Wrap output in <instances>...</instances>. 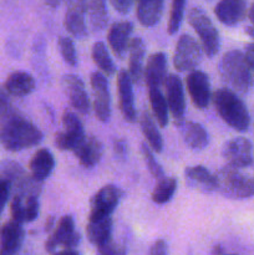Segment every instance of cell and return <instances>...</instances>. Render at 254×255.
<instances>
[{
  "label": "cell",
  "instance_id": "obj_12",
  "mask_svg": "<svg viewBox=\"0 0 254 255\" xmlns=\"http://www.w3.org/2000/svg\"><path fill=\"white\" fill-rule=\"evenodd\" d=\"M222 156L229 166L244 167L254 163V147L248 138L236 137L224 143Z\"/></svg>",
  "mask_w": 254,
  "mask_h": 255
},
{
  "label": "cell",
  "instance_id": "obj_10",
  "mask_svg": "<svg viewBox=\"0 0 254 255\" xmlns=\"http://www.w3.org/2000/svg\"><path fill=\"white\" fill-rule=\"evenodd\" d=\"M94 96V110L97 120L107 122L111 117V94L107 77L102 72L95 71L90 76Z\"/></svg>",
  "mask_w": 254,
  "mask_h": 255
},
{
  "label": "cell",
  "instance_id": "obj_2",
  "mask_svg": "<svg viewBox=\"0 0 254 255\" xmlns=\"http://www.w3.org/2000/svg\"><path fill=\"white\" fill-rule=\"evenodd\" d=\"M217 191L231 199H247L254 196V163L251 166H227L216 174Z\"/></svg>",
  "mask_w": 254,
  "mask_h": 255
},
{
  "label": "cell",
  "instance_id": "obj_40",
  "mask_svg": "<svg viewBox=\"0 0 254 255\" xmlns=\"http://www.w3.org/2000/svg\"><path fill=\"white\" fill-rule=\"evenodd\" d=\"M11 194V186L9 182L0 179V216H1L2 211H4L5 206H6L9 197Z\"/></svg>",
  "mask_w": 254,
  "mask_h": 255
},
{
  "label": "cell",
  "instance_id": "obj_33",
  "mask_svg": "<svg viewBox=\"0 0 254 255\" xmlns=\"http://www.w3.org/2000/svg\"><path fill=\"white\" fill-rule=\"evenodd\" d=\"M91 56L94 60L95 65L100 69V72L105 76H112L116 72V66H115L114 60L111 59L109 49L102 41L95 42L91 50Z\"/></svg>",
  "mask_w": 254,
  "mask_h": 255
},
{
  "label": "cell",
  "instance_id": "obj_37",
  "mask_svg": "<svg viewBox=\"0 0 254 255\" xmlns=\"http://www.w3.org/2000/svg\"><path fill=\"white\" fill-rule=\"evenodd\" d=\"M141 153L143 157V161L146 163L147 168H148L149 173L152 174V177L156 179H162L164 177L163 168H162L161 164L158 163L156 158H154L153 151L149 148V146L147 143H141Z\"/></svg>",
  "mask_w": 254,
  "mask_h": 255
},
{
  "label": "cell",
  "instance_id": "obj_20",
  "mask_svg": "<svg viewBox=\"0 0 254 255\" xmlns=\"http://www.w3.org/2000/svg\"><path fill=\"white\" fill-rule=\"evenodd\" d=\"M217 19L226 26H236L247 16L246 0H219L214 7Z\"/></svg>",
  "mask_w": 254,
  "mask_h": 255
},
{
  "label": "cell",
  "instance_id": "obj_15",
  "mask_svg": "<svg viewBox=\"0 0 254 255\" xmlns=\"http://www.w3.org/2000/svg\"><path fill=\"white\" fill-rule=\"evenodd\" d=\"M67 9L64 25L71 36L82 40L87 36L86 4L85 0H66Z\"/></svg>",
  "mask_w": 254,
  "mask_h": 255
},
{
  "label": "cell",
  "instance_id": "obj_41",
  "mask_svg": "<svg viewBox=\"0 0 254 255\" xmlns=\"http://www.w3.org/2000/svg\"><path fill=\"white\" fill-rule=\"evenodd\" d=\"M110 4L112 5L116 11L120 14H128L134 4V0H110Z\"/></svg>",
  "mask_w": 254,
  "mask_h": 255
},
{
  "label": "cell",
  "instance_id": "obj_31",
  "mask_svg": "<svg viewBox=\"0 0 254 255\" xmlns=\"http://www.w3.org/2000/svg\"><path fill=\"white\" fill-rule=\"evenodd\" d=\"M86 15L89 17L90 27L94 32L102 31L107 26L109 14L106 9V0H85Z\"/></svg>",
  "mask_w": 254,
  "mask_h": 255
},
{
  "label": "cell",
  "instance_id": "obj_43",
  "mask_svg": "<svg viewBox=\"0 0 254 255\" xmlns=\"http://www.w3.org/2000/svg\"><path fill=\"white\" fill-rule=\"evenodd\" d=\"M148 255H168V248L163 239H158L152 244Z\"/></svg>",
  "mask_w": 254,
  "mask_h": 255
},
{
  "label": "cell",
  "instance_id": "obj_48",
  "mask_svg": "<svg viewBox=\"0 0 254 255\" xmlns=\"http://www.w3.org/2000/svg\"><path fill=\"white\" fill-rule=\"evenodd\" d=\"M213 255H223V248L221 246H216L213 248V252H212Z\"/></svg>",
  "mask_w": 254,
  "mask_h": 255
},
{
  "label": "cell",
  "instance_id": "obj_23",
  "mask_svg": "<svg viewBox=\"0 0 254 255\" xmlns=\"http://www.w3.org/2000/svg\"><path fill=\"white\" fill-rule=\"evenodd\" d=\"M144 57H146V45L141 37H133L128 49V72L132 84L141 85L144 72Z\"/></svg>",
  "mask_w": 254,
  "mask_h": 255
},
{
  "label": "cell",
  "instance_id": "obj_21",
  "mask_svg": "<svg viewBox=\"0 0 254 255\" xmlns=\"http://www.w3.org/2000/svg\"><path fill=\"white\" fill-rule=\"evenodd\" d=\"M25 238L22 224L10 221L0 228V255H16Z\"/></svg>",
  "mask_w": 254,
  "mask_h": 255
},
{
  "label": "cell",
  "instance_id": "obj_25",
  "mask_svg": "<svg viewBox=\"0 0 254 255\" xmlns=\"http://www.w3.org/2000/svg\"><path fill=\"white\" fill-rule=\"evenodd\" d=\"M187 146L194 151H202L209 144V134L207 129L198 122L184 121L178 126Z\"/></svg>",
  "mask_w": 254,
  "mask_h": 255
},
{
  "label": "cell",
  "instance_id": "obj_18",
  "mask_svg": "<svg viewBox=\"0 0 254 255\" xmlns=\"http://www.w3.org/2000/svg\"><path fill=\"white\" fill-rule=\"evenodd\" d=\"M11 221L19 224L31 223L39 217L40 203L39 197L14 196L10 204Z\"/></svg>",
  "mask_w": 254,
  "mask_h": 255
},
{
  "label": "cell",
  "instance_id": "obj_1",
  "mask_svg": "<svg viewBox=\"0 0 254 255\" xmlns=\"http://www.w3.org/2000/svg\"><path fill=\"white\" fill-rule=\"evenodd\" d=\"M41 129L15 110L9 109L0 116V141L11 152L35 147L42 141Z\"/></svg>",
  "mask_w": 254,
  "mask_h": 255
},
{
  "label": "cell",
  "instance_id": "obj_44",
  "mask_svg": "<svg viewBox=\"0 0 254 255\" xmlns=\"http://www.w3.org/2000/svg\"><path fill=\"white\" fill-rule=\"evenodd\" d=\"M243 55L251 71H254V42H251V44L247 45L246 51H244Z\"/></svg>",
  "mask_w": 254,
  "mask_h": 255
},
{
  "label": "cell",
  "instance_id": "obj_24",
  "mask_svg": "<svg viewBox=\"0 0 254 255\" xmlns=\"http://www.w3.org/2000/svg\"><path fill=\"white\" fill-rule=\"evenodd\" d=\"M184 176L189 187L203 193L217 191L216 176L204 166H192L184 169Z\"/></svg>",
  "mask_w": 254,
  "mask_h": 255
},
{
  "label": "cell",
  "instance_id": "obj_11",
  "mask_svg": "<svg viewBox=\"0 0 254 255\" xmlns=\"http://www.w3.org/2000/svg\"><path fill=\"white\" fill-rule=\"evenodd\" d=\"M164 90H166L167 105L168 110L173 117L177 126L184 122V115H186V97H184L183 82L177 75H167L164 81Z\"/></svg>",
  "mask_w": 254,
  "mask_h": 255
},
{
  "label": "cell",
  "instance_id": "obj_45",
  "mask_svg": "<svg viewBox=\"0 0 254 255\" xmlns=\"http://www.w3.org/2000/svg\"><path fill=\"white\" fill-rule=\"evenodd\" d=\"M52 255H80L76 249H62L61 252H57Z\"/></svg>",
  "mask_w": 254,
  "mask_h": 255
},
{
  "label": "cell",
  "instance_id": "obj_42",
  "mask_svg": "<svg viewBox=\"0 0 254 255\" xmlns=\"http://www.w3.org/2000/svg\"><path fill=\"white\" fill-rule=\"evenodd\" d=\"M114 152L119 158H125L128 152V146L124 138H117L114 141Z\"/></svg>",
  "mask_w": 254,
  "mask_h": 255
},
{
  "label": "cell",
  "instance_id": "obj_34",
  "mask_svg": "<svg viewBox=\"0 0 254 255\" xmlns=\"http://www.w3.org/2000/svg\"><path fill=\"white\" fill-rule=\"evenodd\" d=\"M177 191V179L173 177H163L157 182L152 192V201L156 204H166L173 198Z\"/></svg>",
  "mask_w": 254,
  "mask_h": 255
},
{
  "label": "cell",
  "instance_id": "obj_9",
  "mask_svg": "<svg viewBox=\"0 0 254 255\" xmlns=\"http://www.w3.org/2000/svg\"><path fill=\"white\" fill-rule=\"evenodd\" d=\"M121 199V191L114 184H107L96 192L90 202L89 221L111 217Z\"/></svg>",
  "mask_w": 254,
  "mask_h": 255
},
{
  "label": "cell",
  "instance_id": "obj_30",
  "mask_svg": "<svg viewBox=\"0 0 254 255\" xmlns=\"http://www.w3.org/2000/svg\"><path fill=\"white\" fill-rule=\"evenodd\" d=\"M139 127L143 133L144 138H146L147 143H148L149 148L153 152L161 153L163 149V138L159 132L158 127H157L156 121L152 119L151 114L147 110H143L139 116Z\"/></svg>",
  "mask_w": 254,
  "mask_h": 255
},
{
  "label": "cell",
  "instance_id": "obj_50",
  "mask_svg": "<svg viewBox=\"0 0 254 255\" xmlns=\"http://www.w3.org/2000/svg\"><path fill=\"white\" fill-rule=\"evenodd\" d=\"M246 31L248 32L249 36H252V37H253V39H254V27H247Z\"/></svg>",
  "mask_w": 254,
  "mask_h": 255
},
{
  "label": "cell",
  "instance_id": "obj_26",
  "mask_svg": "<svg viewBox=\"0 0 254 255\" xmlns=\"http://www.w3.org/2000/svg\"><path fill=\"white\" fill-rule=\"evenodd\" d=\"M55 168L54 154L46 148L37 149L29 163L30 174L37 181L42 182L49 178Z\"/></svg>",
  "mask_w": 254,
  "mask_h": 255
},
{
  "label": "cell",
  "instance_id": "obj_29",
  "mask_svg": "<svg viewBox=\"0 0 254 255\" xmlns=\"http://www.w3.org/2000/svg\"><path fill=\"white\" fill-rule=\"evenodd\" d=\"M112 227H114V222L111 217L89 221L86 226L87 239L97 248L112 239Z\"/></svg>",
  "mask_w": 254,
  "mask_h": 255
},
{
  "label": "cell",
  "instance_id": "obj_13",
  "mask_svg": "<svg viewBox=\"0 0 254 255\" xmlns=\"http://www.w3.org/2000/svg\"><path fill=\"white\" fill-rule=\"evenodd\" d=\"M186 87L194 106L199 110L207 109L212 101L211 82L206 72L194 70L186 77Z\"/></svg>",
  "mask_w": 254,
  "mask_h": 255
},
{
  "label": "cell",
  "instance_id": "obj_32",
  "mask_svg": "<svg viewBox=\"0 0 254 255\" xmlns=\"http://www.w3.org/2000/svg\"><path fill=\"white\" fill-rule=\"evenodd\" d=\"M148 97L154 121L159 127L163 128L168 125L169 121V110L166 97L162 94L161 89H148Z\"/></svg>",
  "mask_w": 254,
  "mask_h": 255
},
{
  "label": "cell",
  "instance_id": "obj_7",
  "mask_svg": "<svg viewBox=\"0 0 254 255\" xmlns=\"http://www.w3.org/2000/svg\"><path fill=\"white\" fill-rule=\"evenodd\" d=\"M62 131L55 136V144L61 151H71L76 148L82 138L86 136L81 120L71 110H65L61 117Z\"/></svg>",
  "mask_w": 254,
  "mask_h": 255
},
{
  "label": "cell",
  "instance_id": "obj_28",
  "mask_svg": "<svg viewBox=\"0 0 254 255\" xmlns=\"http://www.w3.org/2000/svg\"><path fill=\"white\" fill-rule=\"evenodd\" d=\"M36 87L35 79L25 71H15L5 81V91L15 97H24L31 94Z\"/></svg>",
  "mask_w": 254,
  "mask_h": 255
},
{
  "label": "cell",
  "instance_id": "obj_27",
  "mask_svg": "<svg viewBox=\"0 0 254 255\" xmlns=\"http://www.w3.org/2000/svg\"><path fill=\"white\" fill-rule=\"evenodd\" d=\"M137 4V19L143 26L157 25L163 14L164 0H134Z\"/></svg>",
  "mask_w": 254,
  "mask_h": 255
},
{
  "label": "cell",
  "instance_id": "obj_38",
  "mask_svg": "<svg viewBox=\"0 0 254 255\" xmlns=\"http://www.w3.org/2000/svg\"><path fill=\"white\" fill-rule=\"evenodd\" d=\"M57 46H59V51L61 54L64 61L71 67L76 66L79 60H77V54L74 41L67 36H60L59 40H57Z\"/></svg>",
  "mask_w": 254,
  "mask_h": 255
},
{
  "label": "cell",
  "instance_id": "obj_19",
  "mask_svg": "<svg viewBox=\"0 0 254 255\" xmlns=\"http://www.w3.org/2000/svg\"><path fill=\"white\" fill-rule=\"evenodd\" d=\"M74 154L79 159L81 166L92 168L101 161L104 154V144L97 137L86 134L74 149Z\"/></svg>",
  "mask_w": 254,
  "mask_h": 255
},
{
  "label": "cell",
  "instance_id": "obj_6",
  "mask_svg": "<svg viewBox=\"0 0 254 255\" xmlns=\"http://www.w3.org/2000/svg\"><path fill=\"white\" fill-rule=\"evenodd\" d=\"M203 49L196 39L188 34L179 36L173 55L174 69L181 72H192L201 64Z\"/></svg>",
  "mask_w": 254,
  "mask_h": 255
},
{
  "label": "cell",
  "instance_id": "obj_39",
  "mask_svg": "<svg viewBox=\"0 0 254 255\" xmlns=\"http://www.w3.org/2000/svg\"><path fill=\"white\" fill-rule=\"evenodd\" d=\"M96 255H127L126 247L116 243L114 239H110L102 246L97 247Z\"/></svg>",
  "mask_w": 254,
  "mask_h": 255
},
{
  "label": "cell",
  "instance_id": "obj_4",
  "mask_svg": "<svg viewBox=\"0 0 254 255\" xmlns=\"http://www.w3.org/2000/svg\"><path fill=\"white\" fill-rule=\"evenodd\" d=\"M218 72L222 81L237 95H246L251 89V69L247 65L243 52L239 50H231L222 56Z\"/></svg>",
  "mask_w": 254,
  "mask_h": 255
},
{
  "label": "cell",
  "instance_id": "obj_8",
  "mask_svg": "<svg viewBox=\"0 0 254 255\" xmlns=\"http://www.w3.org/2000/svg\"><path fill=\"white\" fill-rule=\"evenodd\" d=\"M81 242V236L75 231V221L71 216H64L57 223L54 233L47 238L45 249L47 253H54L57 247L64 249H75Z\"/></svg>",
  "mask_w": 254,
  "mask_h": 255
},
{
  "label": "cell",
  "instance_id": "obj_49",
  "mask_svg": "<svg viewBox=\"0 0 254 255\" xmlns=\"http://www.w3.org/2000/svg\"><path fill=\"white\" fill-rule=\"evenodd\" d=\"M248 15H249V19H251L252 24H253V26H254V2H253V4H252L251 9H249Z\"/></svg>",
  "mask_w": 254,
  "mask_h": 255
},
{
  "label": "cell",
  "instance_id": "obj_5",
  "mask_svg": "<svg viewBox=\"0 0 254 255\" xmlns=\"http://www.w3.org/2000/svg\"><path fill=\"white\" fill-rule=\"evenodd\" d=\"M187 20L199 36L204 54L208 57L216 56L221 47V39L218 30L208 15L201 7H192Z\"/></svg>",
  "mask_w": 254,
  "mask_h": 255
},
{
  "label": "cell",
  "instance_id": "obj_3",
  "mask_svg": "<svg viewBox=\"0 0 254 255\" xmlns=\"http://www.w3.org/2000/svg\"><path fill=\"white\" fill-rule=\"evenodd\" d=\"M212 102L218 116L238 132L248 131L251 126V115L243 100L228 87L217 89L212 94Z\"/></svg>",
  "mask_w": 254,
  "mask_h": 255
},
{
  "label": "cell",
  "instance_id": "obj_46",
  "mask_svg": "<svg viewBox=\"0 0 254 255\" xmlns=\"http://www.w3.org/2000/svg\"><path fill=\"white\" fill-rule=\"evenodd\" d=\"M54 224H55V217H49L46 223H45V231L51 232V229L54 228Z\"/></svg>",
  "mask_w": 254,
  "mask_h": 255
},
{
  "label": "cell",
  "instance_id": "obj_35",
  "mask_svg": "<svg viewBox=\"0 0 254 255\" xmlns=\"http://www.w3.org/2000/svg\"><path fill=\"white\" fill-rule=\"evenodd\" d=\"M25 174L26 172L17 162L11 161V159H4L0 162V179L9 182L10 186L16 183Z\"/></svg>",
  "mask_w": 254,
  "mask_h": 255
},
{
  "label": "cell",
  "instance_id": "obj_16",
  "mask_svg": "<svg viewBox=\"0 0 254 255\" xmlns=\"http://www.w3.org/2000/svg\"><path fill=\"white\" fill-rule=\"evenodd\" d=\"M132 80L127 70L122 69L117 75V90H119V104L122 116L129 124L137 121L136 107H134Z\"/></svg>",
  "mask_w": 254,
  "mask_h": 255
},
{
  "label": "cell",
  "instance_id": "obj_47",
  "mask_svg": "<svg viewBox=\"0 0 254 255\" xmlns=\"http://www.w3.org/2000/svg\"><path fill=\"white\" fill-rule=\"evenodd\" d=\"M61 1H64V0H45V2L51 7L59 6V5L61 4Z\"/></svg>",
  "mask_w": 254,
  "mask_h": 255
},
{
  "label": "cell",
  "instance_id": "obj_14",
  "mask_svg": "<svg viewBox=\"0 0 254 255\" xmlns=\"http://www.w3.org/2000/svg\"><path fill=\"white\" fill-rule=\"evenodd\" d=\"M61 82L62 89H64L72 109L77 114L84 115V116L89 115L91 105H90L89 94H87L84 81L76 75L69 74L62 77Z\"/></svg>",
  "mask_w": 254,
  "mask_h": 255
},
{
  "label": "cell",
  "instance_id": "obj_17",
  "mask_svg": "<svg viewBox=\"0 0 254 255\" xmlns=\"http://www.w3.org/2000/svg\"><path fill=\"white\" fill-rule=\"evenodd\" d=\"M133 24L131 21H117L111 25L107 32V42L110 49L119 59H125L131 44Z\"/></svg>",
  "mask_w": 254,
  "mask_h": 255
},
{
  "label": "cell",
  "instance_id": "obj_22",
  "mask_svg": "<svg viewBox=\"0 0 254 255\" xmlns=\"http://www.w3.org/2000/svg\"><path fill=\"white\" fill-rule=\"evenodd\" d=\"M167 77V56L164 52H154L147 60L143 79L148 89H161Z\"/></svg>",
  "mask_w": 254,
  "mask_h": 255
},
{
  "label": "cell",
  "instance_id": "obj_36",
  "mask_svg": "<svg viewBox=\"0 0 254 255\" xmlns=\"http://www.w3.org/2000/svg\"><path fill=\"white\" fill-rule=\"evenodd\" d=\"M186 2L187 0H172L168 25H167V30H168L169 35H174L177 31H178L179 27H181L182 20H183Z\"/></svg>",
  "mask_w": 254,
  "mask_h": 255
},
{
  "label": "cell",
  "instance_id": "obj_51",
  "mask_svg": "<svg viewBox=\"0 0 254 255\" xmlns=\"http://www.w3.org/2000/svg\"><path fill=\"white\" fill-rule=\"evenodd\" d=\"M229 255H236V254H229Z\"/></svg>",
  "mask_w": 254,
  "mask_h": 255
}]
</instances>
